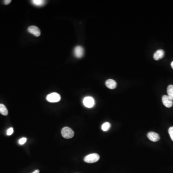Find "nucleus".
Returning a JSON list of instances; mask_svg holds the SVG:
<instances>
[{
    "instance_id": "1",
    "label": "nucleus",
    "mask_w": 173,
    "mask_h": 173,
    "mask_svg": "<svg viewBox=\"0 0 173 173\" xmlns=\"http://www.w3.org/2000/svg\"><path fill=\"white\" fill-rule=\"evenodd\" d=\"M100 156L96 153L89 154L84 158V162L88 164H92L98 162L100 159Z\"/></svg>"
},
{
    "instance_id": "2",
    "label": "nucleus",
    "mask_w": 173,
    "mask_h": 173,
    "mask_svg": "<svg viewBox=\"0 0 173 173\" xmlns=\"http://www.w3.org/2000/svg\"><path fill=\"white\" fill-rule=\"evenodd\" d=\"M62 136L65 139H71L74 136V132L71 128L69 127H64L61 131Z\"/></svg>"
},
{
    "instance_id": "3",
    "label": "nucleus",
    "mask_w": 173,
    "mask_h": 173,
    "mask_svg": "<svg viewBox=\"0 0 173 173\" xmlns=\"http://www.w3.org/2000/svg\"><path fill=\"white\" fill-rule=\"evenodd\" d=\"M46 99L50 102H57L61 100V96L58 93L54 92L47 95Z\"/></svg>"
},
{
    "instance_id": "4",
    "label": "nucleus",
    "mask_w": 173,
    "mask_h": 173,
    "mask_svg": "<svg viewBox=\"0 0 173 173\" xmlns=\"http://www.w3.org/2000/svg\"><path fill=\"white\" fill-rule=\"evenodd\" d=\"M84 54V50L82 46H77L74 50V54L76 57L80 58L82 57Z\"/></svg>"
},
{
    "instance_id": "5",
    "label": "nucleus",
    "mask_w": 173,
    "mask_h": 173,
    "mask_svg": "<svg viewBox=\"0 0 173 173\" xmlns=\"http://www.w3.org/2000/svg\"><path fill=\"white\" fill-rule=\"evenodd\" d=\"M83 104L87 108H92L95 104V101L92 97H86L83 100Z\"/></svg>"
},
{
    "instance_id": "6",
    "label": "nucleus",
    "mask_w": 173,
    "mask_h": 173,
    "mask_svg": "<svg viewBox=\"0 0 173 173\" xmlns=\"http://www.w3.org/2000/svg\"><path fill=\"white\" fill-rule=\"evenodd\" d=\"M162 102L164 106L168 108H171L173 105V101L168 95H164L162 97Z\"/></svg>"
},
{
    "instance_id": "7",
    "label": "nucleus",
    "mask_w": 173,
    "mask_h": 173,
    "mask_svg": "<svg viewBox=\"0 0 173 173\" xmlns=\"http://www.w3.org/2000/svg\"><path fill=\"white\" fill-rule=\"evenodd\" d=\"M29 33L34 35L36 37H39L40 35V31L37 26H31L28 29Z\"/></svg>"
},
{
    "instance_id": "8",
    "label": "nucleus",
    "mask_w": 173,
    "mask_h": 173,
    "mask_svg": "<svg viewBox=\"0 0 173 173\" xmlns=\"http://www.w3.org/2000/svg\"><path fill=\"white\" fill-rule=\"evenodd\" d=\"M147 137L149 140L153 142H157L160 139L159 135L154 132H149L147 134Z\"/></svg>"
},
{
    "instance_id": "9",
    "label": "nucleus",
    "mask_w": 173,
    "mask_h": 173,
    "mask_svg": "<svg viewBox=\"0 0 173 173\" xmlns=\"http://www.w3.org/2000/svg\"><path fill=\"white\" fill-rule=\"evenodd\" d=\"M106 85L107 87L110 89H115L117 86V83L116 81L113 79H109L107 80L106 82Z\"/></svg>"
},
{
    "instance_id": "10",
    "label": "nucleus",
    "mask_w": 173,
    "mask_h": 173,
    "mask_svg": "<svg viewBox=\"0 0 173 173\" xmlns=\"http://www.w3.org/2000/svg\"><path fill=\"white\" fill-rule=\"evenodd\" d=\"M164 56V52L163 50H157L154 55V58L155 60L158 61L163 58Z\"/></svg>"
},
{
    "instance_id": "11",
    "label": "nucleus",
    "mask_w": 173,
    "mask_h": 173,
    "mask_svg": "<svg viewBox=\"0 0 173 173\" xmlns=\"http://www.w3.org/2000/svg\"><path fill=\"white\" fill-rule=\"evenodd\" d=\"M31 2L34 5L36 6H43L46 3V2L43 0H33Z\"/></svg>"
},
{
    "instance_id": "12",
    "label": "nucleus",
    "mask_w": 173,
    "mask_h": 173,
    "mask_svg": "<svg viewBox=\"0 0 173 173\" xmlns=\"http://www.w3.org/2000/svg\"><path fill=\"white\" fill-rule=\"evenodd\" d=\"M0 113L4 116H7L8 111L7 108H6L5 105L3 104H0Z\"/></svg>"
},
{
    "instance_id": "13",
    "label": "nucleus",
    "mask_w": 173,
    "mask_h": 173,
    "mask_svg": "<svg viewBox=\"0 0 173 173\" xmlns=\"http://www.w3.org/2000/svg\"><path fill=\"white\" fill-rule=\"evenodd\" d=\"M168 96L173 101V85H170L167 88Z\"/></svg>"
},
{
    "instance_id": "14",
    "label": "nucleus",
    "mask_w": 173,
    "mask_h": 173,
    "mask_svg": "<svg viewBox=\"0 0 173 173\" xmlns=\"http://www.w3.org/2000/svg\"><path fill=\"white\" fill-rule=\"evenodd\" d=\"M111 127V124L108 122L103 123L102 126V130L103 131H107Z\"/></svg>"
},
{
    "instance_id": "15",
    "label": "nucleus",
    "mask_w": 173,
    "mask_h": 173,
    "mask_svg": "<svg viewBox=\"0 0 173 173\" xmlns=\"http://www.w3.org/2000/svg\"><path fill=\"white\" fill-rule=\"evenodd\" d=\"M168 133L171 140L173 141V126H171L169 129Z\"/></svg>"
},
{
    "instance_id": "16",
    "label": "nucleus",
    "mask_w": 173,
    "mask_h": 173,
    "mask_svg": "<svg viewBox=\"0 0 173 173\" xmlns=\"http://www.w3.org/2000/svg\"><path fill=\"white\" fill-rule=\"evenodd\" d=\"M27 140V139L26 138H22L19 140V144L20 145H23L24 144H25Z\"/></svg>"
},
{
    "instance_id": "17",
    "label": "nucleus",
    "mask_w": 173,
    "mask_h": 173,
    "mask_svg": "<svg viewBox=\"0 0 173 173\" xmlns=\"http://www.w3.org/2000/svg\"><path fill=\"white\" fill-rule=\"evenodd\" d=\"M13 132H14V129H13V127H10L7 130V135L8 136L11 135L12 134H13Z\"/></svg>"
},
{
    "instance_id": "18",
    "label": "nucleus",
    "mask_w": 173,
    "mask_h": 173,
    "mask_svg": "<svg viewBox=\"0 0 173 173\" xmlns=\"http://www.w3.org/2000/svg\"><path fill=\"white\" fill-rule=\"evenodd\" d=\"M11 2V0H5V1H4V2L5 5H8L10 4Z\"/></svg>"
},
{
    "instance_id": "19",
    "label": "nucleus",
    "mask_w": 173,
    "mask_h": 173,
    "mask_svg": "<svg viewBox=\"0 0 173 173\" xmlns=\"http://www.w3.org/2000/svg\"><path fill=\"white\" fill-rule=\"evenodd\" d=\"M32 173H40V171L39 170H35V171Z\"/></svg>"
},
{
    "instance_id": "20",
    "label": "nucleus",
    "mask_w": 173,
    "mask_h": 173,
    "mask_svg": "<svg viewBox=\"0 0 173 173\" xmlns=\"http://www.w3.org/2000/svg\"><path fill=\"white\" fill-rule=\"evenodd\" d=\"M171 67H172V68L173 69V61L172 62V63H171Z\"/></svg>"
}]
</instances>
